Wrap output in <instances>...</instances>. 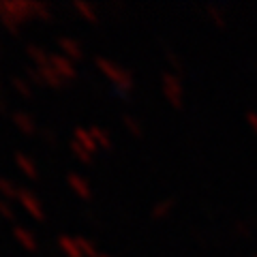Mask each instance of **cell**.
I'll return each instance as SVG.
<instances>
[{
  "mask_svg": "<svg viewBox=\"0 0 257 257\" xmlns=\"http://www.w3.org/2000/svg\"><path fill=\"white\" fill-rule=\"evenodd\" d=\"M0 187H3V193H7V195H13V187L7 180H0Z\"/></svg>",
  "mask_w": 257,
  "mask_h": 257,
  "instance_id": "cell-1",
  "label": "cell"
}]
</instances>
